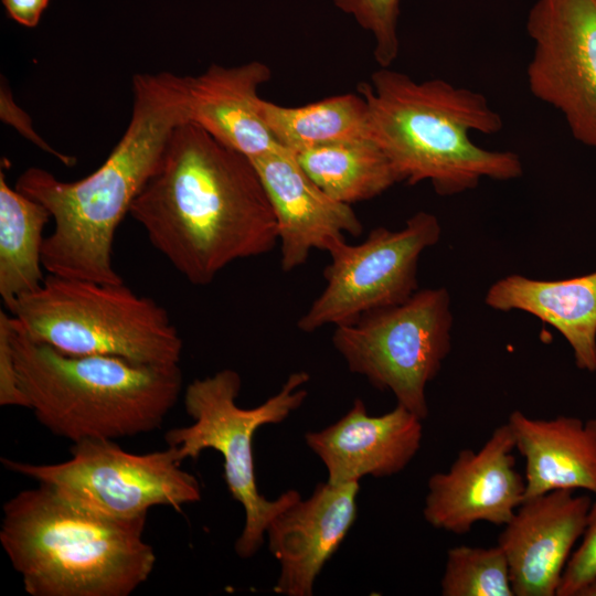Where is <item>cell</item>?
<instances>
[{"mask_svg":"<svg viewBox=\"0 0 596 596\" xmlns=\"http://www.w3.org/2000/svg\"><path fill=\"white\" fill-rule=\"evenodd\" d=\"M129 214L196 286L278 243L274 211L251 158L192 123L173 129Z\"/></svg>","mask_w":596,"mask_h":596,"instance_id":"1","label":"cell"},{"mask_svg":"<svg viewBox=\"0 0 596 596\" xmlns=\"http://www.w3.org/2000/svg\"><path fill=\"white\" fill-rule=\"evenodd\" d=\"M130 123L105 162L87 177L64 182L29 168L15 189L43 204L54 222L42 265L51 275L124 283L113 264L115 233L155 172L173 129L187 123L184 76L136 74Z\"/></svg>","mask_w":596,"mask_h":596,"instance_id":"2","label":"cell"},{"mask_svg":"<svg viewBox=\"0 0 596 596\" xmlns=\"http://www.w3.org/2000/svg\"><path fill=\"white\" fill-rule=\"evenodd\" d=\"M356 92L368 104L371 137L409 185L428 181L439 195L475 189L483 178L508 181L523 173L518 153L485 149L471 132L492 135L503 120L485 95L444 79L417 82L380 67Z\"/></svg>","mask_w":596,"mask_h":596,"instance_id":"3","label":"cell"},{"mask_svg":"<svg viewBox=\"0 0 596 596\" xmlns=\"http://www.w3.org/2000/svg\"><path fill=\"white\" fill-rule=\"evenodd\" d=\"M0 543L31 596H129L157 561L147 517L98 513L38 483L2 508Z\"/></svg>","mask_w":596,"mask_h":596,"instance_id":"4","label":"cell"},{"mask_svg":"<svg viewBox=\"0 0 596 596\" xmlns=\"http://www.w3.org/2000/svg\"><path fill=\"white\" fill-rule=\"evenodd\" d=\"M11 341L29 408L53 435L72 443L156 430L182 390L179 364L71 355L30 339L14 324Z\"/></svg>","mask_w":596,"mask_h":596,"instance_id":"5","label":"cell"},{"mask_svg":"<svg viewBox=\"0 0 596 596\" xmlns=\"http://www.w3.org/2000/svg\"><path fill=\"white\" fill-rule=\"evenodd\" d=\"M15 329L71 355H113L177 365L183 342L166 309L124 283L49 274L9 311Z\"/></svg>","mask_w":596,"mask_h":596,"instance_id":"6","label":"cell"},{"mask_svg":"<svg viewBox=\"0 0 596 596\" xmlns=\"http://www.w3.org/2000/svg\"><path fill=\"white\" fill-rule=\"evenodd\" d=\"M309 379L305 371L291 373L278 393L253 408H242L236 403L242 384L236 371L223 369L195 379L184 392V407L193 424L164 434L167 446L175 447L181 461L194 460L206 449L223 457L227 489L245 514L242 533L234 546L242 558L252 557L259 550L269 522L300 497L296 490H288L275 500L260 494L253 438L259 427L279 424L301 406L308 394L302 386Z\"/></svg>","mask_w":596,"mask_h":596,"instance_id":"7","label":"cell"},{"mask_svg":"<svg viewBox=\"0 0 596 596\" xmlns=\"http://www.w3.org/2000/svg\"><path fill=\"white\" fill-rule=\"evenodd\" d=\"M451 328L448 290L425 288L403 302L336 326L332 344L350 372L392 392L398 405L424 419L426 386L450 352Z\"/></svg>","mask_w":596,"mask_h":596,"instance_id":"8","label":"cell"},{"mask_svg":"<svg viewBox=\"0 0 596 596\" xmlns=\"http://www.w3.org/2000/svg\"><path fill=\"white\" fill-rule=\"evenodd\" d=\"M70 459L36 465L1 458L3 467L47 485L71 500L117 519L147 517L157 505L181 511L201 500L196 478L181 468L175 447L132 454L114 439L73 443Z\"/></svg>","mask_w":596,"mask_h":596,"instance_id":"9","label":"cell"},{"mask_svg":"<svg viewBox=\"0 0 596 596\" xmlns=\"http://www.w3.org/2000/svg\"><path fill=\"white\" fill-rule=\"evenodd\" d=\"M440 234L438 219L419 211L401 230L375 227L360 244H348L344 237L334 241L327 251L326 286L297 328L310 333L403 302L418 290V259L438 243Z\"/></svg>","mask_w":596,"mask_h":596,"instance_id":"10","label":"cell"},{"mask_svg":"<svg viewBox=\"0 0 596 596\" xmlns=\"http://www.w3.org/2000/svg\"><path fill=\"white\" fill-rule=\"evenodd\" d=\"M532 95L556 109L596 150V0H536L526 19Z\"/></svg>","mask_w":596,"mask_h":596,"instance_id":"11","label":"cell"},{"mask_svg":"<svg viewBox=\"0 0 596 596\" xmlns=\"http://www.w3.org/2000/svg\"><path fill=\"white\" fill-rule=\"evenodd\" d=\"M515 441L508 423L478 450L461 449L449 469L432 475L423 514L435 529L462 534L477 522L504 525L525 500L515 469Z\"/></svg>","mask_w":596,"mask_h":596,"instance_id":"12","label":"cell"},{"mask_svg":"<svg viewBox=\"0 0 596 596\" xmlns=\"http://www.w3.org/2000/svg\"><path fill=\"white\" fill-rule=\"evenodd\" d=\"M590 504L586 494L553 490L518 507L498 538L514 596H556L573 546L584 533Z\"/></svg>","mask_w":596,"mask_h":596,"instance_id":"13","label":"cell"},{"mask_svg":"<svg viewBox=\"0 0 596 596\" xmlns=\"http://www.w3.org/2000/svg\"><path fill=\"white\" fill-rule=\"evenodd\" d=\"M251 160L274 211L283 272L304 265L315 248L327 252L344 234H362L351 205L324 193L290 150L279 147Z\"/></svg>","mask_w":596,"mask_h":596,"instance_id":"14","label":"cell"},{"mask_svg":"<svg viewBox=\"0 0 596 596\" xmlns=\"http://www.w3.org/2000/svg\"><path fill=\"white\" fill-rule=\"evenodd\" d=\"M359 490V482L319 483L309 498L298 497L269 522V551L280 564L276 593L313 594L318 575L354 523Z\"/></svg>","mask_w":596,"mask_h":596,"instance_id":"15","label":"cell"},{"mask_svg":"<svg viewBox=\"0 0 596 596\" xmlns=\"http://www.w3.org/2000/svg\"><path fill=\"white\" fill-rule=\"evenodd\" d=\"M422 421L402 405L372 416L362 400L336 423L305 435L307 446L321 459L331 483L359 482L371 476L391 477L417 454Z\"/></svg>","mask_w":596,"mask_h":596,"instance_id":"16","label":"cell"},{"mask_svg":"<svg viewBox=\"0 0 596 596\" xmlns=\"http://www.w3.org/2000/svg\"><path fill=\"white\" fill-rule=\"evenodd\" d=\"M270 77L269 66L259 61L214 64L198 76H184L187 121L251 159L281 147L259 110L258 89Z\"/></svg>","mask_w":596,"mask_h":596,"instance_id":"17","label":"cell"},{"mask_svg":"<svg viewBox=\"0 0 596 596\" xmlns=\"http://www.w3.org/2000/svg\"><path fill=\"white\" fill-rule=\"evenodd\" d=\"M507 423L525 460V499L553 490L596 494V419H535L513 411Z\"/></svg>","mask_w":596,"mask_h":596,"instance_id":"18","label":"cell"},{"mask_svg":"<svg viewBox=\"0 0 596 596\" xmlns=\"http://www.w3.org/2000/svg\"><path fill=\"white\" fill-rule=\"evenodd\" d=\"M485 302L500 311L528 312L552 326L570 344L576 366L596 371V270L558 280L511 274L489 287Z\"/></svg>","mask_w":596,"mask_h":596,"instance_id":"19","label":"cell"},{"mask_svg":"<svg viewBox=\"0 0 596 596\" xmlns=\"http://www.w3.org/2000/svg\"><path fill=\"white\" fill-rule=\"evenodd\" d=\"M294 155L324 193L349 205L371 200L401 182L391 160L372 137L319 145Z\"/></svg>","mask_w":596,"mask_h":596,"instance_id":"20","label":"cell"},{"mask_svg":"<svg viewBox=\"0 0 596 596\" xmlns=\"http://www.w3.org/2000/svg\"><path fill=\"white\" fill-rule=\"evenodd\" d=\"M50 219L43 204L11 188L0 172V296L8 311L45 279L43 231Z\"/></svg>","mask_w":596,"mask_h":596,"instance_id":"21","label":"cell"},{"mask_svg":"<svg viewBox=\"0 0 596 596\" xmlns=\"http://www.w3.org/2000/svg\"><path fill=\"white\" fill-rule=\"evenodd\" d=\"M259 110L273 138L294 153L319 145L371 137L368 104L358 92L298 107L260 98Z\"/></svg>","mask_w":596,"mask_h":596,"instance_id":"22","label":"cell"},{"mask_svg":"<svg viewBox=\"0 0 596 596\" xmlns=\"http://www.w3.org/2000/svg\"><path fill=\"white\" fill-rule=\"evenodd\" d=\"M443 596H514L509 565L499 545H458L447 551Z\"/></svg>","mask_w":596,"mask_h":596,"instance_id":"23","label":"cell"},{"mask_svg":"<svg viewBox=\"0 0 596 596\" xmlns=\"http://www.w3.org/2000/svg\"><path fill=\"white\" fill-rule=\"evenodd\" d=\"M333 3L372 35L374 60L380 67H390L400 52L401 0H333Z\"/></svg>","mask_w":596,"mask_h":596,"instance_id":"24","label":"cell"},{"mask_svg":"<svg viewBox=\"0 0 596 596\" xmlns=\"http://www.w3.org/2000/svg\"><path fill=\"white\" fill-rule=\"evenodd\" d=\"M594 582H596V500L592 501L582 543L571 554L556 596H579Z\"/></svg>","mask_w":596,"mask_h":596,"instance_id":"25","label":"cell"},{"mask_svg":"<svg viewBox=\"0 0 596 596\" xmlns=\"http://www.w3.org/2000/svg\"><path fill=\"white\" fill-rule=\"evenodd\" d=\"M12 316L0 310V405L29 408V403L21 389L12 349Z\"/></svg>","mask_w":596,"mask_h":596,"instance_id":"26","label":"cell"},{"mask_svg":"<svg viewBox=\"0 0 596 596\" xmlns=\"http://www.w3.org/2000/svg\"><path fill=\"white\" fill-rule=\"evenodd\" d=\"M1 118L3 121L10 123L17 127V129L23 134L26 138L32 140L42 149L51 152L53 156L58 158L64 164L72 166L75 162V159L68 156H64L55 150L51 149L45 142H43L40 137L34 134L32 126L30 124V118L21 110L12 100L10 92L1 86Z\"/></svg>","mask_w":596,"mask_h":596,"instance_id":"27","label":"cell"},{"mask_svg":"<svg viewBox=\"0 0 596 596\" xmlns=\"http://www.w3.org/2000/svg\"><path fill=\"white\" fill-rule=\"evenodd\" d=\"M8 15L26 28L35 26L49 0H2Z\"/></svg>","mask_w":596,"mask_h":596,"instance_id":"28","label":"cell"},{"mask_svg":"<svg viewBox=\"0 0 596 596\" xmlns=\"http://www.w3.org/2000/svg\"><path fill=\"white\" fill-rule=\"evenodd\" d=\"M579 596H596V582L588 585Z\"/></svg>","mask_w":596,"mask_h":596,"instance_id":"29","label":"cell"}]
</instances>
